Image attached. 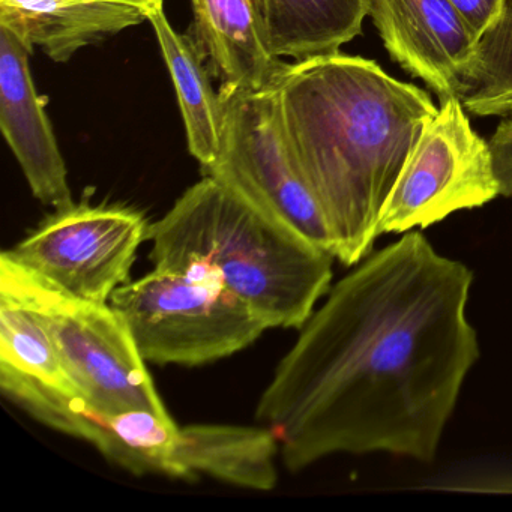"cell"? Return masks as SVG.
I'll return each instance as SVG.
<instances>
[{
    "label": "cell",
    "mask_w": 512,
    "mask_h": 512,
    "mask_svg": "<svg viewBox=\"0 0 512 512\" xmlns=\"http://www.w3.org/2000/svg\"><path fill=\"white\" fill-rule=\"evenodd\" d=\"M386 52L440 101L463 97L478 38L451 0H370Z\"/></svg>",
    "instance_id": "obj_10"
},
{
    "label": "cell",
    "mask_w": 512,
    "mask_h": 512,
    "mask_svg": "<svg viewBox=\"0 0 512 512\" xmlns=\"http://www.w3.org/2000/svg\"><path fill=\"white\" fill-rule=\"evenodd\" d=\"M149 224L130 206L73 203L4 253L65 295L109 304L130 281Z\"/></svg>",
    "instance_id": "obj_8"
},
{
    "label": "cell",
    "mask_w": 512,
    "mask_h": 512,
    "mask_svg": "<svg viewBox=\"0 0 512 512\" xmlns=\"http://www.w3.org/2000/svg\"><path fill=\"white\" fill-rule=\"evenodd\" d=\"M266 88L335 259L358 265L373 251L383 205L439 107L377 62L341 53L286 62Z\"/></svg>",
    "instance_id": "obj_2"
},
{
    "label": "cell",
    "mask_w": 512,
    "mask_h": 512,
    "mask_svg": "<svg viewBox=\"0 0 512 512\" xmlns=\"http://www.w3.org/2000/svg\"><path fill=\"white\" fill-rule=\"evenodd\" d=\"M148 22L160 43L167 70L172 76L187 131L188 151L200 169L214 163L223 136V100L214 91L205 59L188 35L172 28L163 8L149 13Z\"/></svg>",
    "instance_id": "obj_16"
},
{
    "label": "cell",
    "mask_w": 512,
    "mask_h": 512,
    "mask_svg": "<svg viewBox=\"0 0 512 512\" xmlns=\"http://www.w3.org/2000/svg\"><path fill=\"white\" fill-rule=\"evenodd\" d=\"M478 40L487 34L503 13L505 0H451ZM479 43V41H478Z\"/></svg>",
    "instance_id": "obj_19"
},
{
    "label": "cell",
    "mask_w": 512,
    "mask_h": 512,
    "mask_svg": "<svg viewBox=\"0 0 512 512\" xmlns=\"http://www.w3.org/2000/svg\"><path fill=\"white\" fill-rule=\"evenodd\" d=\"M0 391L35 421L94 446L107 461L136 476L173 479L181 427L149 410L106 413L76 392L0 367Z\"/></svg>",
    "instance_id": "obj_9"
},
{
    "label": "cell",
    "mask_w": 512,
    "mask_h": 512,
    "mask_svg": "<svg viewBox=\"0 0 512 512\" xmlns=\"http://www.w3.org/2000/svg\"><path fill=\"white\" fill-rule=\"evenodd\" d=\"M472 284L464 263L407 232L331 287L257 403L284 466L370 452L433 461L479 358Z\"/></svg>",
    "instance_id": "obj_1"
},
{
    "label": "cell",
    "mask_w": 512,
    "mask_h": 512,
    "mask_svg": "<svg viewBox=\"0 0 512 512\" xmlns=\"http://www.w3.org/2000/svg\"><path fill=\"white\" fill-rule=\"evenodd\" d=\"M26 47L0 26V128L35 199L53 209L73 205L67 166L32 80Z\"/></svg>",
    "instance_id": "obj_11"
},
{
    "label": "cell",
    "mask_w": 512,
    "mask_h": 512,
    "mask_svg": "<svg viewBox=\"0 0 512 512\" xmlns=\"http://www.w3.org/2000/svg\"><path fill=\"white\" fill-rule=\"evenodd\" d=\"M148 364L199 367L259 340L268 325L211 280L154 268L110 299Z\"/></svg>",
    "instance_id": "obj_5"
},
{
    "label": "cell",
    "mask_w": 512,
    "mask_h": 512,
    "mask_svg": "<svg viewBox=\"0 0 512 512\" xmlns=\"http://www.w3.org/2000/svg\"><path fill=\"white\" fill-rule=\"evenodd\" d=\"M497 196L490 145L473 130L461 98H446L425 124L383 205L379 236L427 229Z\"/></svg>",
    "instance_id": "obj_7"
},
{
    "label": "cell",
    "mask_w": 512,
    "mask_h": 512,
    "mask_svg": "<svg viewBox=\"0 0 512 512\" xmlns=\"http://www.w3.org/2000/svg\"><path fill=\"white\" fill-rule=\"evenodd\" d=\"M146 20L145 11L113 0H0V26L31 55L40 47L59 64Z\"/></svg>",
    "instance_id": "obj_12"
},
{
    "label": "cell",
    "mask_w": 512,
    "mask_h": 512,
    "mask_svg": "<svg viewBox=\"0 0 512 512\" xmlns=\"http://www.w3.org/2000/svg\"><path fill=\"white\" fill-rule=\"evenodd\" d=\"M113 2H121V4L134 5V7L145 11V13L149 16V13H152V11L161 10V8H163L164 0H113Z\"/></svg>",
    "instance_id": "obj_20"
},
{
    "label": "cell",
    "mask_w": 512,
    "mask_h": 512,
    "mask_svg": "<svg viewBox=\"0 0 512 512\" xmlns=\"http://www.w3.org/2000/svg\"><path fill=\"white\" fill-rule=\"evenodd\" d=\"M0 289L40 311L74 391L100 412L169 415L124 317L109 304L65 295L2 253Z\"/></svg>",
    "instance_id": "obj_4"
},
{
    "label": "cell",
    "mask_w": 512,
    "mask_h": 512,
    "mask_svg": "<svg viewBox=\"0 0 512 512\" xmlns=\"http://www.w3.org/2000/svg\"><path fill=\"white\" fill-rule=\"evenodd\" d=\"M221 100L220 152L202 169L203 176L229 188L281 229L335 257L328 224L287 148L272 92L263 88Z\"/></svg>",
    "instance_id": "obj_6"
},
{
    "label": "cell",
    "mask_w": 512,
    "mask_h": 512,
    "mask_svg": "<svg viewBox=\"0 0 512 512\" xmlns=\"http://www.w3.org/2000/svg\"><path fill=\"white\" fill-rule=\"evenodd\" d=\"M280 454V442L266 425H187L181 427L175 479L212 478L247 490H274Z\"/></svg>",
    "instance_id": "obj_14"
},
{
    "label": "cell",
    "mask_w": 512,
    "mask_h": 512,
    "mask_svg": "<svg viewBox=\"0 0 512 512\" xmlns=\"http://www.w3.org/2000/svg\"><path fill=\"white\" fill-rule=\"evenodd\" d=\"M493 157L499 194L512 197V116L508 115L499 122L493 136L488 140Z\"/></svg>",
    "instance_id": "obj_18"
},
{
    "label": "cell",
    "mask_w": 512,
    "mask_h": 512,
    "mask_svg": "<svg viewBox=\"0 0 512 512\" xmlns=\"http://www.w3.org/2000/svg\"><path fill=\"white\" fill-rule=\"evenodd\" d=\"M269 55L295 62L340 53L362 35L370 0H250Z\"/></svg>",
    "instance_id": "obj_15"
},
{
    "label": "cell",
    "mask_w": 512,
    "mask_h": 512,
    "mask_svg": "<svg viewBox=\"0 0 512 512\" xmlns=\"http://www.w3.org/2000/svg\"><path fill=\"white\" fill-rule=\"evenodd\" d=\"M0 365L76 392L40 311L5 289H0Z\"/></svg>",
    "instance_id": "obj_17"
},
{
    "label": "cell",
    "mask_w": 512,
    "mask_h": 512,
    "mask_svg": "<svg viewBox=\"0 0 512 512\" xmlns=\"http://www.w3.org/2000/svg\"><path fill=\"white\" fill-rule=\"evenodd\" d=\"M196 44L221 98L266 88L286 62L266 52L257 34L250 0H190Z\"/></svg>",
    "instance_id": "obj_13"
},
{
    "label": "cell",
    "mask_w": 512,
    "mask_h": 512,
    "mask_svg": "<svg viewBox=\"0 0 512 512\" xmlns=\"http://www.w3.org/2000/svg\"><path fill=\"white\" fill-rule=\"evenodd\" d=\"M154 268L211 280L268 328L301 329L331 290L334 256L203 176L149 224Z\"/></svg>",
    "instance_id": "obj_3"
}]
</instances>
